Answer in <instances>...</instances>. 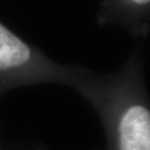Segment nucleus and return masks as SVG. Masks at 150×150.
Masks as SVG:
<instances>
[{"label": "nucleus", "instance_id": "1", "mask_svg": "<svg viewBox=\"0 0 150 150\" xmlns=\"http://www.w3.org/2000/svg\"><path fill=\"white\" fill-rule=\"evenodd\" d=\"M117 150H150V111L140 102H130L116 122Z\"/></svg>", "mask_w": 150, "mask_h": 150}, {"label": "nucleus", "instance_id": "2", "mask_svg": "<svg viewBox=\"0 0 150 150\" xmlns=\"http://www.w3.org/2000/svg\"><path fill=\"white\" fill-rule=\"evenodd\" d=\"M32 60L30 46L0 22V75L25 69Z\"/></svg>", "mask_w": 150, "mask_h": 150}, {"label": "nucleus", "instance_id": "3", "mask_svg": "<svg viewBox=\"0 0 150 150\" xmlns=\"http://www.w3.org/2000/svg\"><path fill=\"white\" fill-rule=\"evenodd\" d=\"M131 4H134L136 6H140V7H145V6H148L150 2V0H128Z\"/></svg>", "mask_w": 150, "mask_h": 150}]
</instances>
